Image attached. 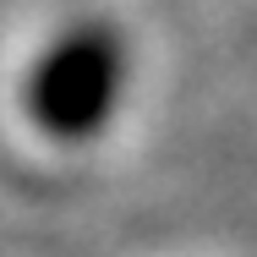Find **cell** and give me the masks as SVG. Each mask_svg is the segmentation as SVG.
Wrapping results in <instances>:
<instances>
[{
	"label": "cell",
	"instance_id": "6da1fadb",
	"mask_svg": "<svg viewBox=\"0 0 257 257\" xmlns=\"http://www.w3.org/2000/svg\"><path fill=\"white\" fill-rule=\"evenodd\" d=\"M126 71H132V55L109 22H71L33 55L22 82V109L33 132L50 143H66V148L93 143L109 132L120 109Z\"/></svg>",
	"mask_w": 257,
	"mask_h": 257
}]
</instances>
